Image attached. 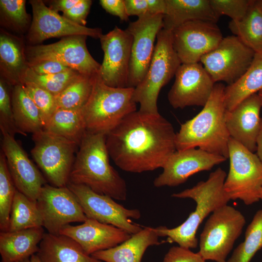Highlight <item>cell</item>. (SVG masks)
I'll return each mask as SVG.
<instances>
[{
    "mask_svg": "<svg viewBox=\"0 0 262 262\" xmlns=\"http://www.w3.org/2000/svg\"><path fill=\"white\" fill-rule=\"evenodd\" d=\"M168 93V100L175 109L204 107L215 83L200 63L181 64Z\"/></svg>",
    "mask_w": 262,
    "mask_h": 262,
    "instance_id": "obj_18",
    "label": "cell"
},
{
    "mask_svg": "<svg viewBox=\"0 0 262 262\" xmlns=\"http://www.w3.org/2000/svg\"><path fill=\"white\" fill-rule=\"evenodd\" d=\"M262 89V50L255 52L244 75L224 90L226 109L230 111L246 98Z\"/></svg>",
    "mask_w": 262,
    "mask_h": 262,
    "instance_id": "obj_28",
    "label": "cell"
},
{
    "mask_svg": "<svg viewBox=\"0 0 262 262\" xmlns=\"http://www.w3.org/2000/svg\"><path fill=\"white\" fill-rule=\"evenodd\" d=\"M134 90L108 86L99 73L96 74L91 95L82 108L86 131L106 134L125 117L136 111Z\"/></svg>",
    "mask_w": 262,
    "mask_h": 262,
    "instance_id": "obj_5",
    "label": "cell"
},
{
    "mask_svg": "<svg viewBox=\"0 0 262 262\" xmlns=\"http://www.w3.org/2000/svg\"><path fill=\"white\" fill-rule=\"evenodd\" d=\"M229 168L224 188L230 200L240 199L246 205L258 202L262 195V162L257 154L230 137Z\"/></svg>",
    "mask_w": 262,
    "mask_h": 262,
    "instance_id": "obj_7",
    "label": "cell"
},
{
    "mask_svg": "<svg viewBox=\"0 0 262 262\" xmlns=\"http://www.w3.org/2000/svg\"><path fill=\"white\" fill-rule=\"evenodd\" d=\"M148 14L150 15H164L166 4L165 0H147Z\"/></svg>",
    "mask_w": 262,
    "mask_h": 262,
    "instance_id": "obj_47",
    "label": "cell"
},
{
    "mask_svg": "<svg viewBox=\"0 0 262 262\" xmlns=\"http://www.w3.org/2000/svg\"><path fill=\"white\" fill-rule=\"evenodd\" d=\"M11 97L14 117L18 128L26 134L43 131L44 127L39 112L21 84L14 86Z\"/></svg>",
    "mask_w": 262,
    "mask_h": 262,
    "instance_id": "obj_30",
    "label": "cell"
},
{
    "mask_svg": "<svg viewBox=\"0 0 262 262\" xmlns=\"http://www.w3.org/2000/svg\"><path fill=\"white\" fill-rule=\"evenodd\" d=\"M16 187L11 176L5 156L0 154V229H9L12 206Z\"/></svg>",
    "mask_w": 262,
    "mask_h": 262,
    "instance_id": "obj_35",
    "label": "cell"
},
{
    "mask_svg": "<svg viewBox=\"0 0 262 262\" xmlns=\"http://www.w3.org/2000/svg\"><path fill=\"white\" fill-rule=\"evenodd\" d=\"M45 233L42 227L14 231H1V262H17L36 254Z\"/></svg>",
    "mask_w": 262,
    "mask_h": 262,
    "instance_id": "obj_25",
    "label": "cell"
},
{
    "mask_svg": "<svg viewBox=\"0 0 262 262\" xmlns=\"http://www.w3.org/2000/svg\"><path fill=\"white\" fill-rule=\"evenodd\" d=\"M80 0H53L45 1L49 5V8L52 10L58 13L62 12L63 13L69 10L74 5L77 4Z\"/></svg>",
    "mask_w": 262,
    "mask_h": 262,
    "instance_id": "obj_46",
    "label": "cell"
},
{
    "mask_svg": "<svg viewBox=\"0 0 262 262\" xmlns=\"http://www.w3.org/2000/svg\"><path fill=\"white\" fill-rule=\"evenodd\" d=\"M159 238L155 228L145 227L120 244L91 256L104 262H141L148 247L161 244Z\"/></svg>",
    "mask_w": 262,
    "mask_h": 262,
    "instance_id": "obj_24",
    "label": "cell"
},
{
    "mask_svg": "<svg viewBox=\"0 0 262 262\" xmlns=\"http://www.w3.org/2000/svg\"><path fill=\"white\" fill-rule=\"evenodd\" d=\"M43 219V227L48 233L58 235L65 226L83 223L88 218L73 193L67 187L46 184L37 199Z\"/></svg>",
    "mask_w": 262,
    "mask_h": 262,
    "instance_id": "obj_13",
    "label": "cell"
},
{
    "mask_svg": "<svg viewBox=\"0 0 262 262\" xmlns=\"http://www.w3.org/2000/svg\"><path fill=\"white\" fill-rule=\"evenodd\" d=\"M92 3L91 0H80L77 4L64 13L62 16L74 23L85 26L86 17Z\"/></svg>",
    "mask_w": 262,
    "mask_h": 262,
    "instance_id": "obj_42",
    "label": "cell"
},
{
    "mask_svg": "<svg viewBox=\"0 0 262 262\" xmlns=\"http://www.w3.org/2000/svg\"><path fill=\"white\" fill-rule=\"evenodd\" d=\"M22 38L1 29L0 70L3 80L13 86L21 84L29 68Z\"/></svg>",
    "mask_w": 262,
    "mask_h": 262,
    "instance_id": "obj_23",
    "label": "cell"
},
{
    "mask_svg": "<svg viewBox=\"0 0 262 262\" xmlns=\"http://www.w3.org/2000/svg\"><path fill=\"white\" fill-rule=\"evenodd\" d=\"M29 2L33 14L26 37L30 45H37L50 38L83 35L99 38L102 34L100 28L74 23L50 9L42 0H31Z\"/></svg>",
    "mask_w": 262,
    "mask_h": 262,
    "instance_id": "obj_17",
    "label": "cell"
},
{
    "mask_svg": "<svg viewBox=\"0 0 262 262\" xmlns=\"http://www.w3.org/2000/svg\"><path fill=\"white\" fill-rule=\"evenodd\" d=\"M30 262H42L37 254H34L30 257Z\"/></svg>",
    "mask_w": 262,
    "mask_h": 262,
    "instance_id": "obj_49",
    "label": "cell"
},
{
    "mask_svg": "<svg viewBox=\"0 0 262 262\" xmlns=\"http://www.w3.org/2000/svg\"><path fill=\"white\" fill-rule=\"evenodd\" d=\"M163 29L172 31L181 24L192 20L216 23L219 17L214 13L210 0H165Z\"/></svg>",
    "mask_w": 262,
    "mask_h": 262,
    "instance_id": "obj_26",
    "label": "cell"
},
{
    "mask_svg": "<svg viewBox=\"0 0 262 262\" xmlns=\"http://www.w3.org/2000/svg\"><path fill=\"white\" fill-rule=\"evenodd\" d=\"M125 3L129 16L140 17L148 14L147 0H125Z\"/></svg>",
    "mask_w": 262,
    "mask_h": 262,
    "instance_id": "obj_45",
    "label": "cell"
},
{
    "mask_svg": "<svg viewBox=\"0 0 262 262\" xmlns=\"http://www.w3.org/2000/svg\"><path fill=\"white\" fill-rule=\"evenodd\" d=\"M229 28L233 34L255 52L262 50V12L258 0H252L244 17L232 20Z\"/></svg>",
    "mask_w": 262,
    "mask_h": 262,
    "instance_id": "obj_31",
    "label": "cell"
},
{
    "mask_svg": "<svg viewBox=\"0 0 262 262\" xmlns=\"http://www.w3.org/2000/svg\"><path fill=\"white\" fill-rule=\"evenodd\" d=\"M76 241L87 254L114 247L129 239L132 234L114 226L87 218L79 225H68L60 231Z\"/></svg>",
    "mask_w": 262,
    "mask_h": 262,
    "instance_id": "obj_21",
    "label": "cell"
},
{
    "mask_svg": "<svg viewBox=\"0 0 262 262\" xmlns=\"http://www.w3.org/2000/svg\"><path fill=\"white\" fill-rule=\"evenodd\" d=\"M21 85L37 107L45 127L57 109L55 97L34 83L24 82Z\"/></svg>",
    "mask_w": 262,
    "mask_h": 262,
    "instance_id": "obj_38",
    "label": "cell"
},
{
    "mask_svg": "<svg viewBox=\"0 0 262 262\" xmlns=\"http://www.w3.org/2000/svg\"><path fill=\"white\" fill-rule=\"evenodd\" d=\"M1 151L16 189L29 198L37 200L45 180L14 136L4 130Z\"/></svg>",
    "mask_w": 262,
    "mask_h": 262,
    "instance_id": "obj_20",
    "label": "cell"
},
{
    "mask_svg": "<svg viewBox=\"0 0 262 262\" xmlns=\"http://www.w3.org/2000/svg\"><path fill=\"white\" fill-rule=\"evenodd\" d=\"M257 155L262 162V118L261 128L257 140Z\"/></svg>",
    "mask_w": 262,
    "mask_h": 262,
    "instance_id": "obj_48",
    "label": "cell"
},
{
    "mask_svg": "<svg viewBox=\"0 0 262 262\" xmlns=\"http://www.w3.org/2000/svg\"><path fill=\"white\" fill-rule=\"evenodd\" d=\"M262 248V210H260L247 226L244 241L235 248L227 262H249Z\"/></svg>",
    "mask_w": 262,
    "mask_h": 262,
    "instance_id": "obj_33",
    "label": "cell"
},
{
    "mask_svg": "<svg viewBox=\"0 0 262 262\" xmlns=\"http://www.w3.org/2000/svg\"><path fill=\"white\" fill-rule=\"evenodd\" d=\"M104 57L99 74L108 86L128 87L132 36L115 26L99 38Z\"/></svg>",
    "mask_w": 262,
    "mask_h": 262,
    "instance_id": "obj_16",
    "label": "cell"
},
{
    "mask_svg": "<svg viewBox=\"0 0 262 262\" xmlns=\"http://www.w3.org/2000/svg\"><path fill=\"white\" fill-rule=\"evenodd\" d=\"M255 52L236 36L223 37L214 49L206 54L200 63L214 83L230 85L238 80L249 66Z\"/></svg>",
    "mask_w": 262,
    "mask_h": 262,
    "instance_id": "obj_10",
    "label": "cell"
},
{
    "mask_svg": "<svg viewBox=\"0 0 262 262\" xmlns=\"http://www.w3.org/2000/svg\"><path fill=\"white\" fill-rule=\"evenodd\" d=\"M43 227V219L36 200L16 189L11 208L8 231Z\"/></svg>",
    "mask_w": 262,
    "mask_h": 262,
    "instance_id": "obj_32",
    "label": "cell"
},
{
    "mask_svg": "<svg viewBox=\"0 0 262 262\" xmlns=\"http://www.w3.org/2000/svg\"><path fill=\"white\" fill-rule=\"evenodd\" d=\"M29 66L32 71L40 75L57 74L70 69L58 62L52 60H42L29 63Z\"/></svg>",
    "mask_w": 262,
    "mask_h": 262,
    "instance_id": "obj_43",
    "label": "cell"
},
{
    "mask_svg": "<svg viewBox=\"0 0 262 262\" xmlns=\"http://www.w3.org/2000/svg\"><path fill=\"white\" fill-rule=\"evenodd\" d=\"M42 262H102L86 254L74 240L45 233L36 253Z\"/></svg>",
    "mask_w": 262,
    "mask_h": 262,
    "instance_id": "obj_27",
    "label": "cell"
},
{
    "mask_svg": "<svg viewBox=\"0 0 262 262\" xmlns=\"http://www.w3.org/2000/svg\"><path fill=\"white\" fill-rule=\"evenodd\" d=\"M258 2L262 12V0H258Z\"/></svg>",
    "mask_w": 262,
    "mask_h": 262,
    "instance_id": "obj_52",
    "label": "cell"
},
{
    "mask_svg": "<svg viewBox=\"0 0 262 262\" xmlns=\"http://www.w3.org/2000/svg\"><path fill=\"white\" fill-rule=\"evenodd\" d=\"M181 64L173 46L171 31L162 29L157 34L147 72L134 88L133 98L140 104V111L159 114L157 100L160 90L175 75Z\"/></svg>",
    "mask_w": 262,
    "mask_h": 262,
    "instance_id": "obj_6",
    "label": "cell"
},
{
    "mask_svg": "<svg viewBox=\"0 0 262 262\" xmlns=\"http://www.w3.org/2000/svg\"><path fill=\"white\" fill-rule=\"evenodd\" d=\"M252 0H210L217 16H227L238 20L246 15Z\"/></svg>",
    "mask_w": 262,
    "mask_h": 262,
    "instance_id": "obj_40",
    "label": "cell"
},
{
    "mask_svg": "<svg viewBox=\"0 0 262 262\" xmlns=\"http://www.w3.org/2000/svg\"><path fill=\"white\" fill-rule=\"evenodd\" d=\"M17 262H30V258L18 261Z\"/></svg>",
    "mask_w": 262,
    "mask_h": 262,
    "instance_id": "obj_51",
    "label": "cell"
},
{
    "mask_svg": "<svg viewBox=\"0 0 262 262\" xmlns=\"http://www.w3.org/2000/svg\"><path fill=\"white\" fill-rule=\"evenodd\" d=\"M171 32L173 46L181 64L199 63L223 38L216 23L203 20L185 22Z\"/></svg>",
    "mask_w": 262,
    "mask_h": 262,
    "instance_id": "obj_14",
    "label": "cell"
},
{
    "mask_svg": "<svg viewBox=\"0 0 262 262\" xmlns=\"http://www.w3.org/2000/svg\"><path fill=\"white\" fill-rule=\"evenodd\" d=\"M6 83L0 80V129L14 136L16 133L26 136L17 127L15 121L12 97L9 94Z\"/></svg>",
    "mask_w": 262,
    "mask_h": 262,
    "instance_id": "obj_39",
    "label": "cell"
},
{
    "mask_svg": "<svg viewBox=\"0 0 262 262\" xmlns=\"http://www.w3.org/2000/svg\"><path fill=\"white\" fill-rule=\"evenodd\" d=\"M33 140L32 155L50 182L56 187L66 186L79 146L44 130L33 134Z\"/></svg>",
    "mask_w": 262,
    "mask_h": 262,
    "instance_id": "obj_9",
    "label": "cell"
},
{
    "mask_svg": "<svg viewBox=\"0 0 262 262\" xmlns=\"http://www.w3.org/2000/svg\"><path fill=\"white\" fill-rule=\"evenodd\" d=\"M95 75H81L56 96L57 109L82 108L91 95Z\"/></svg>",
    "mask_w": 262,
    "mask_h": 262,
    "instance_id": "obj_34",
    "label": "cell"
},
{
    "mask_svg": "<svg viewBox=\"0 0 262 262\" xmlns=\"http://www.w3.org/2000/svg\"><path fill=\"white\" fill-rule=\"evenodd\" d=\"M99 3L107 12L118 16L121 20H129L125 0H100Z\"/></svg>",
    "mask_w": 262,
    "mask_h": 262,
    "instance_id": "obj_44",
    "label": "cell"
},
{
    "mask_svg": "<svg viewBox=\"0 0 262 262\" xmlns=\"http://www.w3.org/2000/svg\"><path fill=\"white\" fill-rule=\"evenodd\" d=\"M66 186L73 193L88 218L111 225L131 234L141 231L143 228L131 219L141 217L137 209H127L113 198L98 194L89 187L68 182Z\"/></svg>",
    "mask_w": 262,
    "mask_h": 262,
    "instance_id": "obj_12",
    "label": "cell"
},
{
    "mask_svg": "<svg viewBox=\"0 0 262 262\" xmlns=\"http://www.w3.org/2000/svg\"><path fill=\"white\" fill-rule=\"evenodd\" d=\"M25 0H0V23L3 26L18 32L29 29L31 16L26 10Z\"/></svg>",
    "mask_w": 262,
    "mask_h": 262,
    "instance_id": "obj_36",
    "label": "cell"
},
{
    "mask_svg": "<svg viewBox=\"0 0 262 262\" xmlns=\"http://www.w3.org/2000/svg\"><path fill=\"white\" fill-rule=\"evenodd\" d=\"M176 133L170 122L139 110L125 117L106 134L109 156L121 170L139 173L162 168L176 150Z\"/></svg>",
    "mask_w": 262,
    "mask_h": 262,
    "instance_id": "obj_1",
    "label": "cell"
},
{
    "mask_svg": "<svg viewBox=\"0 0 262 262\" xmlns=\"http://www.w3.org/2000/svg\"><path fill=\"white\" fill-rule=\"evenodd\" d=\"M227 159L200 148L176 150L166 161L162 173L154 180L153 185L156 187L178 186L195 174L210 170Z\"/></svg>",
    "mask_w": 262,
    "mask_h": 262,
    "instance_id": "obj_19",
    "label": "cell"
},
{
    "mask_svg": "<svg viewBox=\"0 0 262 262\" xmlns=\"http://www.w3.org/2000/svg\"><path fill=\"white\" fill-rule=\"evenodd\" d=\"M225 87L222 83H215L201 111L181 125L179 131L176 133L177 150L198 147L228 159L230 135L225 120Z\"/></svg>",
    "mask_w": 262,
    "mask_h": 262,
    "instance_id": "obj_3",
    "label": "cell"
},
{
    "mask_svg": "<svg viewBox=\"0 0 262 262\" xmlns=\"http://www.w3.org/2000/svg\"><path fill=\"white\" fill-rule=\"evenodd\" d=\"M163 262H206L197 252L190 249L174 246L166 252Z\"/></svg>",
    "mask_w": 262,
    "mask_h": 262,
    "instance_id": "obj_41",
    "label": "cell"
},
{
    "mask_svg": "<svg viewBox=\"0 0 262 262\" xmlns=\"http://www.w3.org/2000/svg\"><path fill=\"white\" fill-rule=\"evenodd\" d=\"M87 37L83 35L69 36L53 44L28 46L25 49L27 59L29 63L54 61L82 75L94 76L99 73L101 64L89 52L86 45Z\"/></svg>",
    "mask_w": 262,
    "mask_h": 262,
    "instance_id": "obj_11",
    "label": "cell"
},
{
    "mask_svg": "<svg viewBox=\"0 0 262 262\" xmlns=\"http://www.w3.org/2000/svg\"><path fill=\"white\" fill-rule=\"evenodd\" d=\"M226 177V172L218 167L210 173L206 181H200L192 188L173 193V197L192 199L196 203V207L177 227L155 228L159 237H166L167 242L176 243L182 247L196 248L198 245L196 233L200 225L211 213L227 205L230 200L224 188Z\"/></svg>",
    "mask_w": 262,
    "mask_h": 262,
    "instance_id": "obj_4",
    "label": "cell"
},
{
    "mask_svg": "<svg viewBox=\"0 0 262 262\" xmlns=\"http://www.w3.org/2000/svg\"><path fill=\"white\" fill-rule=\"evenodd\" d=\"M81 75L82 74L71 68L57 74L40 75L35 73L29 67L22 83L24 82L34 83L56 97Z\"/></svg>",
    "mask_w": 262,
    "mask_h": 262,
    "instance_id": "obj_37",
    "label": "cell"
},
{
    "mask_svg": "<svg viewBox=\"0 0 262 262\" xmlns=\"http://www.w3.org/2000/svg\"><path fill=\"white\" fill-rule=\"evenodd\" d=\"M261 104L257 94L242 101L233 109L226 110L225 120L230 137L249 151L257 150V140L260 131Z\"/></svg>",
    "mask_w": 262,
    "mask_h": 262,
    "instance_id": "obj_22",
    "label": "cell"
},
{
    "mask_svg": "<svg viewBox=\"0 0 262 262\" xmlns=\"http://www.w3.org/2000/svg\"><path fill=\"white\" fill-rule=\"evenodd\" d=\"M106 134L86 132L77 152L68 182L85 185L99 194L125 200L127 184L110 164Z\"/></svg>",
    "mask_w": 262,
    "mask_h": 262,
    "instance_id": "obj_2",
    "label": "cell"
},
{
    "mask_svg": "<svg viewBox=\"0 0 262 262\" xmlns=\"http://www.w3.org/2000/svg\"><path fill=\"white\" fill-rule=\"evenodd\" d=\"M246 222L245 216L235 208L227 204L218 208L205 223L200 235L198 253L205 261L227 262Z\"/></svg>",
    "mask_w": 262,
    "mask_h": 262,
    "instance_id": "obj_8",
    "label": "cell"
},
{
    "mask_svg": "<svg viewBox=\"0 0 262 262\" xmlns=\"http://www.w3.org/2000/svg\"><path fill=\"white\" fill-rule=\"evenodd\" d=\"M257 94H258V97H259V99H260L262 109V89Z\"/></svg>",
    "mask_w": 262,
    "mask_h": 262,
    "instance_id": "obj_50",
    "label": "cell"
},
{
    "mask_svg": "<svg viewBox=\"0 0 262 262\" xmlns=\"http://www.w3.org/2000/svg\"><path fill=\"white\" fill-rule=\"evenodd\" d=\"M164 15L147 14L129 23L132 36L128 87L135 88L144 78L153 53L154 42L163 29Z\"/></svg>",
    "mask_w": 262,
    "mask_h": 262,
    "instance_id": "obj_15",
    "label": "cell"
},
{
    "mask_svg": "<svg viewBox=\"0 0 262 262\" xmlns=\"http://www.w3.org/2000/svg\"><path fill=\"white\" fill-rule=\"evenodd\" d=\"M261 200H262V197H261Z\"/></svg>",
    "mask_w": 262,
    "mask_h": 262,
    "instance_id": "obj_53",
    "label": "cell"
},
{
    "mask_svg": "<svg viewBox=\"0 0 262 262\" xmlns=\"http://www.w3.org/2000/svg\"><path fill=\"white\" fill-rule=\"evenodd\" d=\"M44 130L74 142L79 146L86 132L82 108L56 109Z\"/></svg>",
    "mask_w": 262,
    "mask_h": 262,
    "instance_id": "obj_29",
    "label": "cell"
}]
</instances>
